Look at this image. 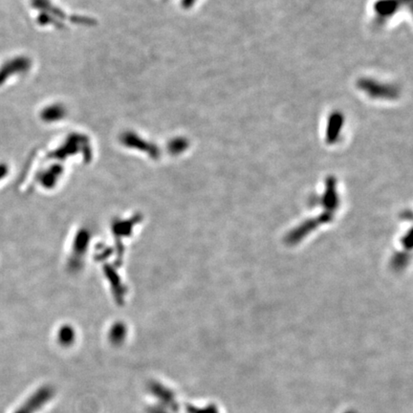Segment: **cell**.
<instances>
[{
	"label": "cell",
	"mask_w": 413,
	"mask_h": 413,
	"mask_svg": "<svg viewBox=\"0 0 413 413\" xmlns=\"http://www.w3.org/2000/svg\"><path fill=\"white\" fill-rule=\"evenodd\" d=\"M22 68V61H10L0 67V85L6 81L12 74Z\"/></svg>",
	"instance_id": "1"
}]
</instances>
